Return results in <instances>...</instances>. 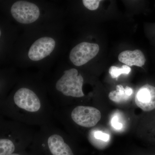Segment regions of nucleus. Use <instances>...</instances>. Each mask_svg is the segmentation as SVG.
<instances>
[{"mask_svg":"<svg viewBox=\"0 0 155 155\" xmlns=\"http://www.w3.org/2000/svg\"><path fill=\"white\" fill-rule=\"evenodd\" d=\"M83 78L75 69L64 71V74L57 81L56 88L64 96L80 98L84 96L82 91Z\"/></svg>","mask_w":155,"mask_h":155,"instance_id":"obj_1","label":"nucleus"},{"mask_svg":"<svg viewBox=\"0 0 155 155\" xmlns=\"http://www.w3.org/2000/svg\"><path fill=\"white\" fill-rule=\"evenodd\" d=\"M12 17L22 24H30L36 21L40 11L36 5L30 2L19 1L13 4L11 8Z\"/></svg>","mask_w":155,"mask_h":155,"instance_id":"obj_2","label":"nucleus"},{"mask_svg":"<svg viewBox=\"0 0 155 155\" xmlns=\"http://www.w3.org/2000/svg\"><path fill=\"white\" fill-rule=\"evenodd\" d=\"M14 101L17 108L27 113H38L41 108L38 97L28 88L19 89L14 94Z\"/></svg>","mask_w":155,"mask_h":155,"instance_id":"obj_3","label":"nucleus"},{"mask_svg":"<svg viewBox=\"0 0 155 155\" xmlns=\"http://www.w3.org/2000/svg\"><path fill=\"white\" fill-rule=\"evenodd\" d=\"M73 122L84 127L95 126L101 118L99 110L89 106H78L74 108L71 114Z\"/></svg>","mask_w":155,"mask_h":155,"instance_id":"obj_4","label":"nucleus"},{"mask_svg":"<svg viewBox=\"0 0 155 155\" xmlns=\"http://www.w3.org/2000/svg\"><path fill=\"white\" fill-rule=\"evenodd\" d=\"M99 50V46L97 44L83 42L72 49L69 59L74 65L80 67L95 57Z\"/></svg>","mask_w":155,"mask_h":155,"instance_id":"obj_5","label":"nucleus"},{"mask_svg":"<svg viewBox=\"0 0 155 155\" xmlns=\"http://www.w3.org/2000/svg\"><path fill=\"white\" fill-rule=\"evenodd\" d=\"M55 45V41L51 38H41L31 47L28 51V57L31 61H40L52 52Z\"/></svg>","mask_w":155,"mask_h":155,"instance_id":"obj_6","label":"nucleus"},{"mask_svg":"<svg viewBox=\"0 0 155 155\" xmlns=\"http://www.w3.org/2000/svg\"><path fill=\"white\" fill-rule=\"evenodd\" d=\"M137 106L145 112L155 109V87L146 84L139 88L136 95Z\"/></svg>","mask_w":155,"mask_h":155,"instance_id":"obj_7","label":"nucleus"},{"mask_svg":"<svg viewBox=\"0 0 155 155\" xmlns=\"http://www.w3.org/2000/svg\"><path fill=\"white\" fill-rule=\"evenodd\" d=\"M47 143L53 155H74L71 148L60 134H54L50 135Z\"/></svg>","mask_w":155,"mask_h":155,"instance_id":"obj_8","label":"nucleus"},{"mask_svg":"<svg viewBox=\"0 0 155 155\" xmlns=\"http://www.w3.org/2000/svg\"><path fill=\"white\" fill-rule=\"evenodd\" d=\"M118 59L121 63L129 67L133 66L142 67L146 62L144 54L140 50L123 51L119 54Z\"/></svg>","mask_w":155,"mask_h":155,"instance_id":"obj_9","label":"nucleus"},{"mask_svg":"<svg viewBox=\"0 0 155 155\" xmlns=\"http://www.w3.org/2000/svg\"><path fill=\"white\" fill-rule=\"evenodd\" d=\"M133 93L131 87L126 86L124 88L122 85L119 84L116 86V90L111 91L109 94V98L114 102L120 103L127 101L130 99Z\"/></svg>","mask_w":155,"mask_h":155,"instance_id":"obj_10","label":"nucleus"},{"mask_svg":"<svg viewBox=\"0 0 155 155\" xmlns=\"http://www.w3.org/2000/svg\"><path fill=\"white\" fill-rule=\"evenodd\" d=\"M15 150V144L12 140L7 138L0 139V155H8L13 153Z\"/></svg>","mask_w":155,"mask_h":155,"instance_id":"obj_11","label":"nucleus"},{"mask_svg":"<svg viewBox=\"0 0 155 155\" xmlns=\"http://www.w3.org/2000/svg\"><path fill=\"white\" fill-rule=\"evenodd\" d=\"M131 71V68L127 65H124L121 68L116 66H112L109 69V72L113 78L117 79L122 74H129Z\"/></svg>","mask_w":155,"mask_h":155,"instance_id":"obj_12","label":"nucleus"},{"mask_svg":"<svg viewBox=\"0 0 155 155\" xmlns=\"http://www.w3.org/2000/svg\"><path fill=\"white\" fill-rule=\"evenodd\" d=\"M101 1L99 0H83L82 2L87 8L91 11L96 10L99 6Z\"/></svg>","mask_w":155,"mask_h":155,"instance_id":"obj_13","label":"nucleus"},{"mask_svg":"<svg viewBox=\"0 0 155 155\" xmlns=\"http://www.w3.org/2000/svg\"><path fill=\"white\" fill-rule=\"evenodd\" d=\"M94 133V136L96 139L105 143L108 142L110 138L109 134L103 132L101 130H96Z\"/></svg>","mask_w":155,"mask_h":155,"instance_id":"obj_14","label":"nucleus"},{"mask_svg":"<svg viewBox=\"0 0 155 155\" xmlns=\"http://www.w3.org/2000/svg\"><path fill=\"white\" fill-rule=\"evenodd\" d=\"M111 124L112 127L116 130H120L123 128V124L120 121L119 116L116 114L112 117V119H111Z\"/></svg>","mask_w":155,"mask_h":155,"instance_id":"obj_15","label":"nucleus"},{"mask_svg":"<svg viewBox=\"0 0 155 155\" xmlns=\"http://www.w3.org/2000/svg\"><path fill=\"white\" fill-rule=\"evenodd\" d=\"M20 155L19 154H17V153H12V154H9V155Z\"/></svg>","mask_w":155,"mask_h":155,"instance_id":"obj_16","label":"nucleus"}]
</instances>
